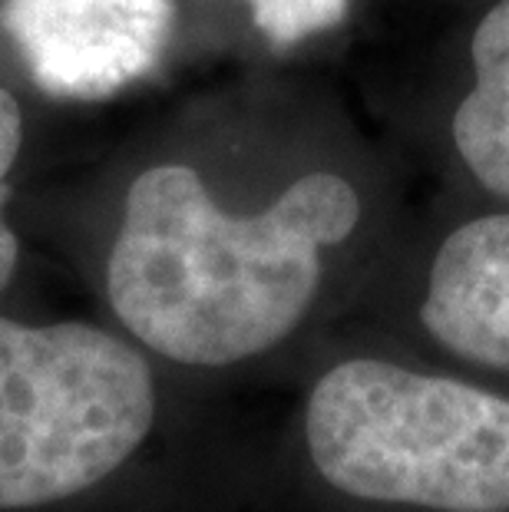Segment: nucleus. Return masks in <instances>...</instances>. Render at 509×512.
<instances>
[{"instance_id": "1", "label": "nucleus", "mask_w": 509, "mask_h": 512, "mask_svg": "<svg viewBox=\"0 0 509 512\" xmlns=\"http://www.w3.org/2000/svg\"><path fill=\"white\" fill-rule=\"evenodd\" d=\"M417 205L391 136L344 113L258 202L189 159L126 185L106 298L133 341L196 370L242 367L348 321Z\"/></svg>"}, {"instance_id": "2", "label": "nucleus", "mask_w": 509, "mask_h": 512, "mask_svg": "<svg viewBox=\"0 0 509 512\" xmlns=\"http://www.w3.org/2000/svg\"><path fill=\"white\" fill-rule=\"evenodd\" d=\"M298 410L314 486L344 512H509V390L338 334Z\"/></svg>"}, {"instance_id": "3", "label": "nucleus", "mask_w": 509, "mask_h": 512, "mask_svg": "<svg viewBox=\"0 0 509 512\" xmlns=\"http://www.w3.org/2000/svg\"><path fill=\"white\" fill-rule=\"evenodd\" d=\"M156 420L153 364L126 337L0 318V512L90 493L143 450Z\"/></svg>"}, {"instance_id": "4", "label": "nucleus", "mask_w": 509, "mask_h": 512, "mask_svg": "<svg viewBox=\"0 0 509 512\" xmlns=\"http://www.w3.org/2000/svg\"><path fill=\"white\" fill-rule=\"evenodd\" d=\"M338 334L509 390V202L433 189Z\"/></svg>"}, {"instance_id": "5", "label": "nucleus", "mask_w": 509, "mask_h": 512, "mask_svg": "<svg viewBox=\"0 0 509 512\" xmlns=\"http://www.w3.org/2000/svg\"><path fill=\"white\" fill-rule=\"evenodd\" d=\"M437 27L381 110L433 189L509 202V0H437Z\"/></svg>"}, {"instance_id": "6", "label": "nucleus", "mask_w": 509, "mask_h": 512, "mask_svg": "<svg viewBox=\"0 0 509 512\" xmlns=\"http://www.w3.org/2000/svg\"><path fill=\"white\" fill-rule=\"evenodd\" d=\"M4 27L43 93L93 103L159 67L176 0H4Z\"/></svg>"}, {"instance_id": "7", "label": "nucleus", "mask_w": 509, "mask_h": 512, "mask_svg": "<svg viewBox=\"0 0 509 512\" xmlns=\"http://www.w3.org/2000/svg\"><path fill=\"white\" fill-rule=\"evenodd\" d=\"M361 4L364 0H245L255 34L278 53L348 30Z\"/></svg>"}, {"instance_id": "8", "label": "nucleus", "mask_w": 509, "mask_h": 512, "mask_svg": "<svg viewBox=\"0 0 509 512\" xmlns=\"http://www.w3.org/2000/svg\"><path fill=\"white\" fill-rule=\"evenodd\" d=\"M20 139H24V119H20V106L7 90H0V182L7 179L10 166H14Z\"/></svg>"}, {"instance_id": "9", "label": "nucleus", "mask_w": 509, "mask_h": 512, "mask_svg": "<svg viewBox=\"0 0 509 512\" xmlns=\"http://www.w3.org/2000/svg\"><path fill=\"white\" fill-rule=\"evenodd\" d=\"M10 199V189L4 182H0V291L7 288V281L14 278V268H17V235L10 232V225L4 222V205Z\"/></svg>"}, {"instance_id": "10", "label": "nucleus", "mask_w": 509, "mask_h": 512, "mask_svg": "<svg viewBox=\"0 0 509 512\" xmlns=\"http://www.w3.org/2000/svg\"><path fill=\"white\" fill-rule=\"evenodd\" d=\"M424 4H437V0H424Z\"/></svg>"}]
</instances>
